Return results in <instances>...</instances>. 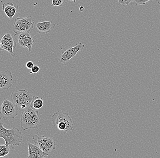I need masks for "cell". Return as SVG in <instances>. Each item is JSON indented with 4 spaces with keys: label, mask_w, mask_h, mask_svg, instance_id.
I'll return each instance as SVG.
<instances>
[{
    "label": "cell",
    "mask_w": 160,
    "mask_h": 158,
    "mask_svg": "<svg viewBox=\"0 0 160 158\" xmlns=\"http://www.w3.org/2000/svg\"><path fill=\"white\" fill-rule=\"evenodd\" d=\"M41 121L39 112L30 106L23 110L21 115L20 125L23 130L36 129Z\"/></svg>",
    "instance_id": "obj_1"
},
{
    "label": "cell",
    "mask_w": 160,
    "mask_h": 158,
    "mask_svg": "<svg viewBox=\"0 0 160 158\" xmlns=\"http://www.w3.org/2000/svg\"><path fill=\"white\" fill-rule=\"evenodd\" d=\"M4 123H0V139L3 138L7 146H19L23 141V136L19 129L16 127L11 130L6 129Z\"/></svg>",
    "instance_id": "obj_2"
},
{
    "label": "cell",
    "mask_w": 160,
    "mask_h": 158,
    "mask_svg": "<svg viewBox=\"0 0 160 158\" xmlns=\"http://www.w3.org/2000/svg\"><path fill=\"white\" fill-rule=\"evenodd\" d=\"M34 96L25 89L12 92L11 95L12 101L21 109L24 110L31 106Z\"/></svg>",
    "instance_id": "obj_3"
},
{
    "label": "cell",
    "mask_w": 160,
    "mask_h": 158,
    "mask_svg": "<svg viewBox=\"0 0 160 158\" xmlns=\"http://www.w3.org/2000/svg\"><path fill=\"white\" fill-rule=\"evenodd\" d=\"M32 139L35 144L41 148L42 150L48 155L56 149V141L52 138L34 135H33Z\"/></svg>",
    "instance_id": "obj_4"
},
{
    "label": "cell",
    "mask_w": 160,
    "mask_h": 158,
    "mask_svg": "<svg viewBox=\"0 0 160 158\" xmlns=\"http://www.w3.org/2000/svg\"><path fill=\"white\" fill-rule=\"evenodd\" d=\"M34 23V20L31 16L24 18H18L14 22L13 32L15 33L29 32L33 28Z\"/></svg>",
    "instance_id": "obj_5"
},
{
    "label": "cell",
    "mask_w": 160,
    "mask_h": 158,
    "mask_svg": "<svg viewBox=\"0 0 160 158\" xmlns=\"http://www.w3.org/2000/svg\"><path fill=\"white\" fill-rule=\"evenodd\" d=\"M18 107L12 101L5 99L0 108V115L4 120L14 119L18 113Z\"/></svg>",
    "instance_id": "obj_6"
},
{
    "label": "cell",
    "mask_w": 160,
    "mask_h": 158,
    "mask_svg": "<svg viewBox=\"0 0 160 158\" xmlns=\"http://www.w3.org/2000/svg\"><path fill=\"white\" fill-rule=\"evenodd\" d=\"M14 39L17 45H18L22 48H28L29 52L32 51L35 41L30 32L15 33Z\"/></svg>",
    "instance_id": "obj_7"
},
{
    "label": "cell",
    "mask_w": 160,
    "mask_h": 158,
    "mask_svg": "<svg viewBox=\"0 0 160 158\" xmlns=\"http://www.w3.org/2000/svg\"><path fill=\"white\" fill-rule=\"evenodd\" d=\"M0 50L7 51L11 56L14 57L16 56L13 50L16 48L17 44L14 39L12 37L9 33H7L2 37L0 40Z\"/></svg>",
    "instance_id": "obj_8"
},
{
    "label": "cell",
    "mask_w": 160,
    "mask_h": 158,
    "mask_svg": "<svg viewBox=\"0 0 160 158\" xmlns=\"http://www.w3.org/2000/svg\"><path fill=\"white\" fill-rule=\"evenodd\" d=\"M52 122L55 126L59 122H64L67 124L70 131L74 128L73 122L68 114L63 111H58L55 113L52 117Z\"/></svg>",
    "instance_id": "obj_9"
},
{
    "label": "cell",
    "mask_w": 160,
    "mask_h": 158,
    "mask_svg": "<svg viewBox=\"0 0 160 158\" xmlns=\"http://www.w3.org/2000/svg\"><path fill=\"white\" fill-rule=\"evenodd\" d=\"M84 47V44L80 42H77L74 47L69 48L62 54L60 59V64H64L69 61L72 58L76 56L77 54L79 51L82 50Z\"/></svg>",
    "instance_id": "obj_10"
},
{
    "label": "cell",
    "mask_w": 160,
    "mask_h": 158,
    "mask_svg": "<svg viewBox=\"0 0 160 158\" xmlns=\"http://www.w3.org/2000/svg\"><path fill=\"white\" fill-rule=\"evenodd\" d=\"M12 74L9 70L0 71V89L8 90L12 86Z\"/></svg>",
    "instance_id": "obj_11"
},
{
    "label": "cell",
    "mask_w": 160,
    "mask_h": 158,
    "mask_svg": "<svg viewBox=\"0 0 160 158\" xmlns=\"http://www.w3.org/2000/svg\"><path fill=\"white\" fill-rule=\"evenodd\" d=\"M28 148L29 158H44L47 157L48 154L44 152L36 144L28 143Z\"/></svg>",
    "instance_id": "obj_12"
},
{
    "label": "cell",
    "mask_w": 160,
    "mask_h": 158,
    "mask_svg": "<svg viewBox=\"0 0 160 158\" xmlns=\"http://www.w3.org/2000/svg\"><path fill=\"white\" fill-rule=\"evenodd\" d=\"M56 25L52 21L41 22L36 25L37 33L41 34H48L54 28Z\"/></svg>",
    "instance_id": "obj_13"
},
{
    "label": "cell",
    "mask_w": 160,
    "mask_h": 158,
    "mask_svg": "<svg viewBox=\"0 0 160 158\" xmlns=\"http://www.w3.org/2000/svg\"><path fill=\"white\" fill-rule=\"evenodd\" d=\"M18 9L19 7L15 5L13 3H4L2 6V10L10 19L13 18Z\"/></svg>",
    "instance_id": "obj_14"
},
{
    "label": "cell",
    "mask_w": 160,
    "mask_h": 158,
    "mask_svg": "<svg viewBox=\"0 0 160 158\" xmlns=\"http://www.w3.org/2000/svg\"><path fill=\"white\" fill-rule=\"evenodd\" d=\"M14 150L12 145L7 146L5 144L2 145L0 143V158L8 155L13 152Z\"/></svg>",
    "instance_id": "obj_15"
},
{
    "label": "cell",
    "mask_w": 160,
    "mask_h": 158,
    "mask_svg": "<svg viewBox=\"0 0 160 158\" xmlns=\"http://www.w3.org/2000/svg\"><path fill=\"white\" fill-rule=\"evenodd\" d=\"M44 102L42 98L34 96L33 99L31 103V107L34 110H38L42 108Z\"/></svg>",
    "instance_id": "obj_16"
},
{
    "label": "cell",
    "mask_w": 160,
    "mask_h": 158,
    "mask_svg": "<svg viewBox=\"0 0 160 158\" xmlns=\"http://www.w3.org/2000/svg\"><path fill=\"white\" fill-rule=\"evenodd\" d=\"M66 0H52V7H59L64 3Z\"/></svg>",
    "instance_id": "obj_17"
},
{
    "label": "cell",
    "mask_w": 160,
    "mask_h": 158,
    "mask_svg": "<svg viewBox=\"0 0 160 158\" xmlns=\"http://www.w3.org/2000/svg\"><path fill=\"white\" fill-rule=\"evenodd\" d=\"M153 0H133L134 4L135 6L143 5L146 4L147 3Z\"/></svg>",
    "instance_id": "obj_18"
},
{
    "label": "cell",
    "mask_w": 160,
    "mask_h": 158,
    "mask_svg": "<svg viewBox=\"0 0 160 158\" xmlns=\"http://www.w3.org/2000/svg\"><path fill=\"white\" fill-rule=\"evenodd\" d=\"M119 4L123 6H128L132 2H133V0H118Z\"/></svg>",
    "instance_id": "obj_19"
},
{
    "label": "cell",
    "mask_w": 160,
    "mask_h": 158,
    "mask_svg": "<svg viewBox=\"0 0 160 158\" xmlns=\"http://www.w3.org/2000/svg\"><path fill=\"white\" fill-rule=\"evenodd\" d=\"M40 67L38 66H34L32 69H31V71L30 73L31 74H37L38 72H39Z\"/></svg>",
    "instance_id": "obj_20"
},
{
    "label": "cell",
    "mask_w": 160,
    "mask_h": 158,
    "mask_svg": "<svg viewBox=\"0 0 160 158\" xmlns=\"http://www.w3.org/2000/svg\"><path fill=\"white\" fill-rule=\"evenodd\" d=\"M26 66L27 69H31L34 66L33 63L32 61L27 62V64H26Z\"/></svg>",
    "instance_id": "obj_21"
},
{
    "label": "cell",
    "mask_w": 160,
    "mask_h": 158,
    "mask_svg": "<svg viewBox=\"0 0 160 158\" xmlns=\"http://www.w3.org/2000/svg\"><path fill=\"white\" fill-rule=\"evenodd\" d=\"M79 10L81 12H83L85 10V8H84L83 6H81Z\"/></svg>",
    "instance_id": "obj_22"
},
{
    "label": "cell",
    "mask_w": 160,
    "mask_h": 158,
    "mask_svg": "<svg viewBox=\"0 0 160 158\" xmlns=\"http://www.w3.org/2000/svg\"><path fill=\"white\" fill-rule=\"evenodd\" d=\"M156 1H157V3H158V4L160 5V0H156Z\"/></svg>",
    "instance_id": "obj_23"
},
{
    "label": "cell",
    "mask_w": 160,
    "mask_h": 158,
    "mask_svg": "<svg viewBox=\"0 0 160 158\" xmlns=\"http://www.w3.org/2000/svg\"><path fill=\"white\" fill-rule=\"evenodd\" d=\"M70 1H72V2H74V3H77V0H69Z\"/></svg>",
    "instance_id": "obj_24"
},
{
    "label": "cell",
    "mask_w": 160,
    "mask_h": 158,
    "mask_svg": "<svg viewBox=\"0 0 160 158\" xmlns=\"http://www.w3.org/2000/svg\"><path fill=\"white\" fill-rule=\"evenodd\" d=\"M2 117H1V115H0V120H1V119H2Z\"/></svg>",
    "instance_id": "obj_25"
},
{
    "label": "cell",
    "mask_w": 160,
    "mask_h": 158,
    "mask_svg": "<svg viewBox=\"0 0 160 158\" xmlns=\"http://www.w3.org/2000/svg\"><path fill=\"white\" fill-rule=\"evenodd\" d=\"M0 48H1V43H0Z\"/></svg>",
    "instance_id": "obj_26"
},
{
    "label": "cell",
    "mask_w": 160,
    "mask_h": 158,
    "mask_svg": "<svg viewBox=\"0 0 160 158\" xmlns=\"http://www.w3.org/2000/svg\"></svg>",
    "instance_id": "obj_27"
}]
</instances>
